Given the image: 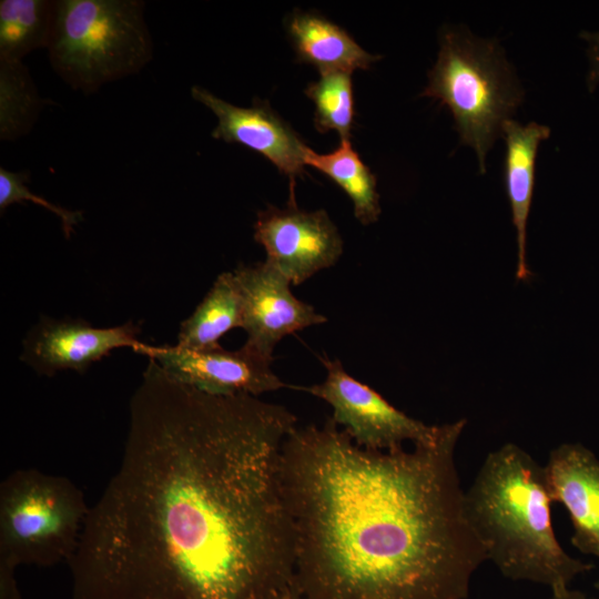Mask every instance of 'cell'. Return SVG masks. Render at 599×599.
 I'll use <instances>...</instances> for the list:
<instances>
[{
    "label": "cell",
    "mask_w": 599,
    "mask_h": 599,
    "mask_svg": "<svg viewBox=\"0 0 599 599\" xmlns=\"http://www.w3.org/2000/svg\"><path fill=\"white\" fill-rule=\"evenodd\" d=\"M256 396L212 395L150 359L120 466L67 562L71 599H275L295 586L283 445Z\"/></svg>",
    "instance_id": "6da1fadb"
},
{
    "label": "cell",
    "mask_w": 599,
    "mask_h": 599,
    "mask_svg": "<svg viewBox=\"0 0 599 599\" xmlns=\"http://www.w3.org/2000/svg\"><path fill=\"white\" fill-rule=\"evenodd\" d=\"M465 426L389 451L358 446L331 417L291 432L282 476L305 599L468 598L488 559L456 466Z\"/></svg>",
    "instance_id": "7a4b0ae2"
},
{
    "label": "cell",
    "mask_w": 599,
    "mask_h": 599,
    "mask_svg": "<svg viewBox=\"0 0 599 599\" xmlns=\"http://www.w3.org/2000/svg\"><path fill=\"white\" fill-rule=\"evenodd\" d=\"M545 465L508 443L488 454L465 490V510L487 559L515 581L562 591L592 565L569 555L551 520Z\"/></svg>",
    "instance_id": "3957f363"
},
{
    "label": "cell",
    "mask_w": 599,
    "mask_h": 599,
    "mask_svg": "<svg viewBox=\"0 0 599 599\" xmlns=\"http://www.w3.org/2000/svg\"><path fill=\"white\" fill-rule=\"evenodd\" d=\"M420 95L449 109L460 144L474 150L485 174L488 153L522 104L525 90L497 39L448 24L439 33L437 60Z\"/></svg>",
    "instance_id": "277c9868"
},
{
    "label": "cell",
    "mask_w": 599,
    "mask_h": 599,
    "mask_svg": "<svg viewBox=\"0 0 599 599\" xmlns=\"http://www.w3.org/2000/svg\"><path fill=\"white\" fill-rule=\"evenodd\" d=\"M67 477L18 469L0 485V599H21V565L52 567L73 556L89 511Z\"/></svg>",
    "instance_id": "5b68a950"
},
{
    "label": "cell",
    "mask_w": 599,
    "mask_h": 599,
    "mask_svg": "<svg viewBox=\"0 0 599 599\" xmlns=\"http://www.w3.org/2000/svg\"><path fill=\"white\" fill-rule=\"evenodd\" d=\"M48 52L55 72L84 93L140 72L153 57L144 2L55 1Z\"/></svg>",
    "instance_id": "8992f818"
},
{
    "label": "cell",
    "mask_w": 599,
    "mask_h": 599,
    "mask_svg": "<svg viewBox=\"0 0 599 599\" xmlns=\"http://www.w3.org/2000/svg\"><path fill=\"white\" fill-rule=\"evenodd\" d=\"M326 369L325 379L311 386H297L333 409L332 419L361 447L396 450L404 444L434 441L443 425H427L406 415L370 386L351 376L338 359L319 357Z\"/></svg>",
    "instance_id": "52a82bcc"
},
{
    "label": "cell",
    "mask_w": 599,
    "mask_h": 599,
    "mask_svg": "<svg viewBox=\"0 0 599 599\" xmlns=\"http://www.w3.org/2000/svg\"><path fill=\"white\" fill-rule=\"evenodd\" d=\"M254 240L266 260L296 286L336 264L343 254L342 236L325 210L303 211L295 197L284 209L260 211Z\"/></svg>",
    "instance_id": "ba28073f"
},
{
    "label": "cell",
    "mask_w": 599,
    "mask_h": 599,
    "mask_svg": "<svg viewBox=\"0 0 599 599\" xmlns=\"http://www.w3.org/2000/svg\"><path fill=\"white\" fill-rule=\"evenodd\" d=\"M133 351L155 361L177 382L212 395L258 397L287 387L273 372V358L246 344L236 351L221 345L190 351L177 345L152 346L141 342Z\"/></svg>",
    "instance_id": "9c48e42d"
},
{
    "label": "cell",
    "mask_w": 599,
    "mask_h": 599,
    "mask_svg": "<svg viewBox=\"0 0 599 599\" xmlns=\"http://www.w3.org/2000/svg\"><path fill=\"white\" fill-rule=\"evenodd\" d=\"M242 303L245 344L273 358L276 344L285 336L321 325L327 318L298 300L291 282L267 261L240 265L233 271Z\"/></svg>",
    "instance_id": "30bf717a"
},
{
    "label": "cell",
    "mask_w": 599,
    "mask_h": 599,
    "mask_svg": "<svg viewBox=\"0 0 599 599\" xmlns=\"http://www.w3.org/2000/svg\"><path fill=\"white\" fill-rule=\"evenodd\" d=\"M139 332L132 322L94 327L83 319L43 316L24 338L21 359L47 376L67 369L84 373L114 348L134 349L141 343Z\"/></svg>",
    "instance_id": "8fae6325"
},
{
    "label": "cell",
    "mask_w": 599,
    "mask_h": 599,
    "mask_svg": "<svg viewBox=\"0 0 599 599\" xmlns=\"http://www.w3.org/2000/svg\"><path fill=\"white\" fill-rule=\"evenodd\" d=\"M191 94L215 114L214 139L242 144L267 158L291 179L290 195L295 196V177L305 172L303 153L306 145L268 102L255 101L248 108H241L199 85L192 87Z\"/></svg>",
    "instance_id": "7c38bea8"
},
{
    "label": "cell",
    "mask_w": 599,
    "mask_h": 599,
    "mask_svg": "<svg viewBox=\"0 0 599 599\" xmlns=\"http://www.w3.org/2000/svg\"><path fill=\"white\" fill-rule=\"evenodd\" d=\"M545 469L552 501L570 517L571 544L599 558V458L579 443H565L550 451Z\"/></svg>",
    "instance_id": "4fadbf2b"
},
{
    "label": "cell",
    "mask_w": 599,
    "mask_h": 599,
    "mask_svg": "<svg viewBox=\"0 0 599 599\" xmlns=\"http://www.w3.org/2000/svg\"><path fill=\"white\" fill-rule=\"evenodd\" d=\"M550 132L548 125L534 121L521 124L514 119L506 121L501 130L506 145L504 181L516 230L518 281H527L530 275L526 261L527 221L534 195L538 149L542 141L549 139Z\"/></svg>",
    "instance_id": "5bb4252c"
},
{
    "label": "cell",
    "mask_w": 599,
    "mask_h": 599,
    "mask_svg": "<svg viewBox=\"0 0 599 599\" xmlns=\"http://www.w3.org/2000/svg\"><path fill=\"white\" fill-rule=\"evenodd\" d=\"M285 24L298 61L313 64L319 72L353 73L357 69H368L380 59L365 51L346 30L321 14L296 10Z\"/></svg>",
    "instance_id": "9a60e30c"
},
{
    "label": "cell",
    "mask_w": 599,
    "mask_h": 599,
    "mask_svg": "<svg viewBox=\"0 0 599 599\" xmlns=\"http://www.w3.org/2000/svg\"><path fill=\"white\" fill-rule=\"evenodd\" d=\"M242 326V303L233 272L217 276L192 315L180 327L177 346L200 351L219 346L220 338Z\"/></svg>",
    "instance_id": "2e32d148"
},
{
    "label": "cell",
    "mask_w": 599,
    "mask_h": 599,
    "mask_svg": "<svg viewBox=\"0 0 599 599\" xmlns=\"http://www.w3.org/2000/svg\"><path fill=\"white\" fill-rule=\"evenodd\" d=\"M303 160L305 165L321 171L343 189L353 202L358 222L369 225L378 220L382 210L376 177L351 141H341L339 148L327 154L316 153L306 146Z\"/></svg>",
    "instance_id": "e0dca14e"
},
{
    "label": "cell",
    "mask_w": 599,
    "mask_h": 599,
    "mask_svg": "<svg viewBox=\"0 0 599 599\" xmlns=\"http://www.w3.org/2000/svg\"><path fill=\"white\" fill-rule=\"evenodd\" d=\"M55 13L51 0H1L0 60L21 62L31 51L49 47Z\"/></svg>",
    "instance_id": "ac0fdd59"
},
{
    "label": "cell",
    "mask_w": 599,
    "mask_h": 599,
    "mask_svg": "<svg viewBox=\"0 0 599 599\" xmlns=\"http://www.w3.org/2000/svg\"><path fill=\"white\" fill-rule=\"evenodd\" d=\"M0 128L2 140L27 133L41 108L27 69L21 62L0 60Z\"/></svg>",
    "instance_id": "d6986e66"
},
{
    "label": "cell",
    "mask_w": 599,
    "mask_h": 599,
    "mask_svg": "<svg viewBox=\"0 0 599 599\" xmlns=\"http://www.w3.org/2000/svg\"><path fill=\"white\" fill-rule=\"evenodd\" d=\"M319 74V79L305 89L315 104V128L322 133L336 131L341 141H351L355 114L352 73L326 71Z\"/></svg>",
    "instance_id": "ffe728a7"
},
{
    "label": "cell",
    "mask_w": 599,
    "mask_h": 599,
    "mask_svg": "<svg viewBox=\"0 0 599 599\" xmlns=\"http://www.w3.org/2000/svg\"><path fill=\"white\" fill-rule=\"evenodd\" d=\"M29 176L27 173L11 172L0 167V210L1 213L11 204L32 202L44 207L47 211L55 214L62 223V230L65 237H70L71 233L82 220L81 211H71L49 202L47 199L31 192L27 182Z\"/></svg>",
    "instance_id": "44dd1931"
},
{
    "label": "cell",
    "mask_w": 599,
    "mask_h": 599,
    "mask_svg": "<svg viewBox=\"0 0 599 599\" xmlns=\"http://www.w3.org/2000/svg\"><path fill=\"white\" fill-rule=\"evenodd\" d=\"M580 37L588 43L587 55L589 59V71L587 75V87L591 92L599 84V31H582Z\"/></svg>",
    "instance_id": "7402d4cb"
},
{
    "label": "cell",
    "mask_w": 599,
    "mask_h": 599,
    "mask_svg": "<svg viewBox=\"0 0 599 599\" xmlns=\"http://www.w3.org/2000/svg\"><path fill=\"white\" fill-rule=\"evenodd\" d=\"M548 599H598V598H592L579 590H572L568 588L562 591L551 592V596Z\"/></svg>",
    "instance_id": "603a6c76"
},
{
    "label": "cell",
    "mask_w": 599,
    "mask_h": 599,
    "mask_svg": "<svg viewBox=\"0 0 599 599\" xmlns=\"http://www.w3.org/2000/svg\"><path fill=\"white\" fill-rule=\"evenodd\" d=\"M275 599H305V598L300 593L295 585L294 587L290 588L288 590H286L285 592H283Z\"/></svg>",
    "instance_id": "cb8c5ba5"
},
{
    "label": "cell",
    "mask_w": 599,
    "mask_h": 599,
    "mask_svg": "<svg viewBox=\"0 0 599 599\" xmlns=\"http://www.w3.org/2000/svg\"><path fill=\"white\" fill-rule=\"evenodd\" d=\"M595 587L597 588V590L599 591V580L596 582ZM599 599V597H598Z\"/></svg>",
    "instance_id": "d4e9b609"
}]
</instances>
